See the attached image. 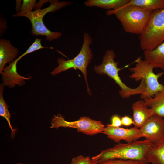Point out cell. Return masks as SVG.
<instances>
[{
  "label": "cell",
  "mask_w": 164,
  "mask_h": 164,
  "mask_svg": "<svg viewBox=\"0 0 164 164\" xmlns=\"http://www.w3.org/2000/svg\"><path fill=\"white\" fill-rule=\"evenodd\" d=\"M49 2L50 5L47 7L32 11L22 16L30 20L32 25L31 33L32 35L46 36L47 40L51 41L59 38L62 34L60 32H53L49 30L43 22V17L49 12H54L73 3L69 1H59L58 0H49Z\"/></svg>",
  "instance_id": "obj_6"
},
{
  "label": "cell",
  "mask_w": 164,
  "mask_h": 164,
  "mask_svg": "<svg viewBox=\"0 0 164 164\" xmlns=\"http://www.w3.org/2000/svg\"><path fill=\"white\" fill-rule=\"evenodd\" d=\"M108 124L109 125L114 127H119L122 125L121 119L117 115H113L111 118V123Z\"/></svg>",
  "instance_id": "obj_24"
},
{
  "label": "cell",
  "mask_w": 164,
  "mask_h": 164,
  "mask_svg": "<svg viewBox=\"0 0 164 164\" xmlns=\"http://www.w3.org/2000/svg\"><path fill=\"white\" fill-rule=\"evenodd\" d=\"M41 39L36 38L34 42L29 47L26 51L18 58H16V60L18 61L22 57L29 53L41 49L48 48V47H46L42 46L41 44Z\"/></svg>",
  "instance_id": "obj_22"
},
{
  "label": "cell",
  "mask_w": 164,
  "mask_h": 164,
  "mask_svg": "<svg viewBox=\"0 0 164 164\" xmlns=\"http://www.w3.org/2000/svg\"><path fill=\"white\" fill-rule=\"evenodd\" d=\"M36 0H23L20 12L14 14L15 17L22 16L23 15L32 12L36 4Z\"/></svg>",
  "instance_id": "obj_20"
},
{
  "label": "cell",
  "mask_w": 164,
  "mask_h": 164,
  "mask_svg": "<svg viewBox=\"0 0 164 164\" xmlns=\"http://www.w3.org/2000/svg\"><path fill=\"white\" fill-rule=\"evenodd\" d=\"M19 50L13 46L10 41L3 39H0V73L5 69V65L14 61L16 58Z\"/></svg>",
  "instance_id": "obj_13"
},
{
  "label": "cell",
  "mask_w": 164,
  "mask_h": 164,
  "mask_svg": "<svg viewBox=\"0 0 164 164\" xmlns=\"http://www.w3.org/2000/svg\"><path fill=\"white\" fill-rule=\"evenodd\" d=\"M18 62L15 59L13 62L9 63V65L5 67L4 70L1 74L2 76V83L4 86L9 88H13L16 85L21 86L25 84V80L31 78V76L25 77L18 74L17 71Z\"/></svg>",
  "instance_id": "obj_11"
},
{
  "label": "cell",
  "mask_w": 164,
  "mask_h": 164,
  "mask_svg": "<svg viewBox=\"0 0 164 164\" xmlns=\"http://www.w3.org/2000/svg\"><path fill=\"white\" fill-rule=\"evenodd\" d=\"M147 161L114 159L104 161L99 164H148Z\"/></svg>",
  "instance_id": "obj_21"
},
{
  "label": "cell",
  "mask_w": 164,
  "mask_h": 164,
  "mask_svg": "<svg viewBox=\"0 0 164 164\" xmlns=\"http://www.w3.org/2000/svg\"><path fill=\"white\" fill-rule=\"evenodd\" d=\"M51 123V128L58 129L60 127L71 128L77 129L78 132L89 135L103 133L106 127L101 121L94 120L88 117H81L77 121H68L60 114L54 115Z\"/></svg>",
  "instance_id": "obj_8"
},
{
  "label": "cell",
  "mask_w": 164,
  "mask_h": 164,
  "mask_svg": "<svg viewBox=\"0 0 164 164\" xmlns=\"http://www.w3.org/2000/svg\"><path fill=\"white\" fill-rule=\"evenodd\" d=\"M135 66L129 68L132 73L129 76L131 79L136 81L143 79L144 80L146 90L145 93L141 95V99L144 100L152 97L158 92L164 90V85L159 83L158 79L163 74L161 72L155 74L154 68L141 57H138L135 61Z\"/></svg>",
  "instance_id": "obj_5"
},
{
  "label": "cell",
  "mask_w": 164,
  "mask_h": 164,
  "mask_svg": "<svg viewBox=\"0 0 164 164\" xmlns=\"http://www.w3.org/2000/svg\"><path fill=\"white\" fill-rule=\"evenodd\" d=\"M152 12L128 4L117 10H107L106 15H114L127 33L140 35L145 30Z\"/></svg>",
  "instance_id": "obj_2"
},
{
  "label": "cell",
  "mask_w": 164,
  "mask_h": 164,
  "mask_svg": "<svg viewBox=\"0 0 164 164\" xmlns=\"http://www.w3.org/2000/svg\"><path fill=\"white\" fill-rule=\"evenodd\" d=\"M129 4L151 11L164 8V0H130Z\"/></svg>",
  "instance_id": "obj_19"
},
{
  "label": "cell",
  "mask_w": 164,
  "mask_h": 164,
  "mask_svg": "<svg viewBox=\"0 0 164 164\" xmlns=\"http://www.w3.org/2000/svg\"><path fill=\"white\" fill-rule=\"evenodd\" d=\"M146 158L152 164H164V136L151 142Z\"/></svg>",
  "instance_id": "obj_14"
},
{
  "label": "cell",
  "mask_w": 164,
  "mask_h": 164,
  "mask_svg": "<svg viewBox=\"0 0 164 164\" xmlns=\"http://www.w3.org/2000/svg\"><path fill=\"white\" fill-rule=\"evenodd\" d=\"M132 108L133 125L138 128H140L153 115L151 108L147 106L144 100L134 102L132 105Z\"/></svg>",
  "instance_id": "obj_12"
},
{
  "label": "cell",
  "mask_w": 164,
  "mask_h": 164,
  "mask_svg": "<svg viewBox=\"0 0 164 164\" xmlns=\"http://www.w3.org/2000/svg\"><path fill=\"white\" fill-rule=\"evenodd\" d=\"M15 164H27V163H15Z\"/></svg>",
  "instance_id": "obj_28"
},
{
  "label": "cell",
  "mask_w": 164,
  "mask_h": 164,
  "mask_svg": "<svg viewBox=\"0 0 164 164\" xmlns=\"http://www.w3.org/2000/svg\"><path fill=\"white\" fill-rule=\"evenodd\" d=\"M121 119L122 125L129 126L134 124L133 119L129 116H122Z\"/></svg>",
  "instance_id": "obj_26"
},
{
  "label": "cell",
  "mask_w": 164,
  "mask_h": 164,
  "mask_svg": "<svg viewBox=\"0 0 164 164\" xmlns=\"http://www.w3.org/2000/svg\"><path fill=\"white\" fill-rule=\"evenodd\" d=\"M146 139L151 142L164 136V118L152 115L139 128Z\"/></svg>",
  "instance_id": "obj_10"
},
{
  "label": "cell",
  "mask_w": 164,
  "mask_h": 164,
  "mask_svg": "<svg viewBox=\"0 0 164 164\" xmlns=\"http://www.w3.org/2000/svg\"><path fill=\"white\" fill-rule=\"evenodd\" d=\"M16 1L15 9L17 11V13H19L20 12L22 4V0H16Z\"/></svg>",
  "instance_id": "obj_27"
},
{
  "label": "cell",
  "mask_w": 164,
  "mask_h": 164,
  "mask_svg": "<svg viewBox=\"0 0 164 164\" xmlns=\"http://www.w3.org/2000/svg\"><path fill=\"white\" fill-rule=\"evenodd\" d=\"M115 54L112 49L107 50L103 57L102 63L99 65H95L94 70L100 75H106L113 79L120 87L121 90L119 94L123 98H127L131 96L145 93L146 85L145 80L142 79L140 85L136 88H130L121 80L119 75V72L121 69L118 67V62L114 59Z\"/></svg>",
  "instance_id": "obj_3"
},
{
  "label": "cell",
  "mask_w": 164,
  "mask_h": 164,
  "mask_svg": "<svg viewBox=\"0 0 164 164\" xmlns=\"http://www.w3.org/2000/svg\"><path fill=\"white\" fill-rule=\"evenodd\" d=\"M144 100L153 115L164 118V90L157 93L153 97Z\"/></svg>",
  "instance_id": "obj_17"
},
{
  "label": "cell",
  "mask_w": 164,
  "mask_h": 164,
  "mask_svg": "<svg viewBox=\"0 0 164 164\" xmlns=\"http://www.w3.org/2000/svg\"><path fill=\"white\" fill-rule=\"evenodd\" d=\"M152 144L150 141L146 139L125 144L119 143L113 147L102 150L99 154L92 157V164H99L114 159L148 161L146 155Z\"/></svg>",
  "instance_id": "obj_1"
},
{
  "label": "cell",
  "mask_w": 164,
  "mask_h": 164,
  "mask_svg": "<svg viewBox=\"0 0 164 164\" xmlns=\"http://www.w3.org/2000/svg\"><path fill=\"white\" fill-rule=\"evenodd\" d=\"M103 133L106 135L109 138L118 143L121 140L130 143L137 140L140 138L144 137L139 129L135 127L130 128H125L113 127L108 124L107 125Z\"/></svg>",
  "instance_id": "obj_9"
},
{
  "label": "cell",
  "mask_w": 164,
  "mask_h": 164,
  "mask_svg": "<svg viewBox=\"0 0 164 164\" xmlns=\"http://www.w3.org/2000/svg\"><path fill=\"white\" fill-rule=\"evenodd\" d=\"M7 22L6 19L0 15V36L5 32L7 28Z\"/></svg>",
  "instance_id": "obj_25"
},
{
  "label": "cell",
  "mask_w": 164,
  "mask_h": 164,
  "mask_svg": "<svg viewBox=\"0 0 164 164\" xmlns=\"http://www.w3.org/2000/svg\"><path fill=\"white\" fill-rule=\"evenodd\" d=\"M93 39L87 32L83 35V42L80 50L78 55L74 58L65 60L63 57L57 60L58 66L50 72L51 75L55 76L69 69H77L83 73L87 85V92L91 95L88 84L87 76V68L93 57V53L90 46Z\"/></svg>",
  "instance_id": "obj_4"
},
{
  "label": "cell",
  "mask_w": 164,
  "mask_h": 164,
  "mask_svg": "<svg viewBox=\"0 0 164 164\" xmlns=\"http://www.w3.org/2000/svg\"><path fill=\"white\" fill-rule=\"evenodd\" d=\"M70 164H92V162L89 156L80 155L73 158Z\"/></svg>",
  "instance_id": "obj_23"
},
{
  "label": "cell",
  "mask_w": 164,
  "mask_h": 164,
  "mask_svg": "<svg viewBox=\"0 0 164 164\" xmlns=\"http://www.w3.org/2000/svg\"><path fill=\"white\" fill-rule=\"evenodd\" d=\"M145 60L154 68L164 70V41L155 49L144 51Z\"/></svg>",
  "instance_id": "obj_15"
},
{
  "label": "cell",
  "mask_w": 164,
  "mask_h": 164,
  "mask_svg": "<svg viewBox=\"0 0 164 164\" xmlns=\"http://www.w3.org/2000/svg\"><path fill=\"white\" fill-rule=\"evenodd\" d=\"M141 48L144 51L155 49L164 41V8L152 11L147 25L139 35Z\"/></svg>",
  "instance_id": "obj_7"
},
{
  "label": "cell",
  "mask_w": 164,
  "mask_h": 164,
  "mask_svg": "<svg viewBox=\"0 0 164 164\" xmlns=\"http://www.w3.org/2000/svg\"><path fill=\"white\" fill-rule=\"evenodd\" d=\"M4 87L1 83L0 85V116L6 120L11 131V137L14 139L17 129L12 127L10 122L11 115L8 110L9 107L5 101L3 96Z\"/></svg>",
  "instance_id": "obj_18"
},
{
  "label": "cell",
  "mask_w": 164,
  "mask_h": 164,
  "mask_svg": "<svg viewBox=\"0 0 164 164\" xmlns=\"http://www.w3.org/2000/svg\"><path fill=\"white\" fill-rule=\"evenodd\" d=\"M130 0H87L84 2L87 7H97L108 10H115L128 5Z\"/></svg>",
  "instance_id": "obj_16"
}]
</instances>
